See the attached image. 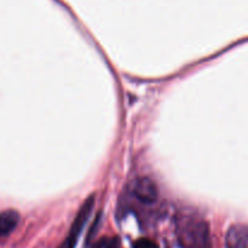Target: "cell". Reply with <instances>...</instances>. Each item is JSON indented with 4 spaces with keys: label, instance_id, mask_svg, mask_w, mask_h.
Here are the masks:
<instances>
[{
    "label": "cell",
    "instance_id": "5",
    "mask_svg": "<svg viewBox=\"0 0 248 248\" xmlns=\"http://www.w3.org/2000/svg\"><path fill=\"white\" fill-rule=\"evenodd\" d=\"M20 221V214L14 209L0 213V236H6L13 232Z\"/></svg>",
    "mask_w": 248,
    "mask_h": 248
},
{
    "label": "cell",
    "instance_id": "4",
    "mask_svg": "<svg viewBox=\"0 0 248 248\" xmlns=\"http://www.w3.org/2000/svg\"><path fill=\"white\" fill-rule=\"evenodd\" d=\"M226 248H248V226L242 224L232 225L225 238Z\"/></svg>",
    "mask_w": 248,
    "mask_h": 248
},
{
    "label": "cell",
    "instance_id": "2",
    "mask_svg": "<svg viewBox=\"0 0 248 248\" xmlns=\"http://www.w3.org/2000/svg\"><path fill=\"white\" fill-rule=\"evenodd\" d=\"M94 201L95 197L94 195L88 197L84 201L83 206L80 207L79 212H78L77 217H76L75 221L72 224V228H71L70 232H68V236L66 237V240L63 241V243L61 245L60 248H75L76 245H77V241L79 238L80 233H82L83 228H84L85 223L89 219L90 213L93 211V207H94Z\"/></svg>",
    "mask_w": 248,
    "mask_h": 248
},
{
    "label": "cell",
    "instance_id": "6",
    "mask_svg": "<svg viewBox=\"0 0 248 248\" xmlns=\"http://www.w3.org/2000/svg\"><path fill=\"white\" fill-rule=\"evenodd\" d=\"M93 248H119L118 237H105L94 243Z\"/></svg>",
    "mask_w": 248,
    "mask_h": 248
},
{
    "label": "cell",
    "instance_id": "1",
    "mask_svg": "<svg viewBox=\"0 0 248 248\" xmlns=\"http://www.w3.org/2000/svg\"><path fill=\"white\" fill-rule=\"evenodd\" d=\"M175 230L181 248H212L208 224L194 212H180L176 217Z\"/></svg>",
    "mask_w": 248,
    "mask_h": 248
},
{
    "label": "cell",
    "instance_id": "3",
    "mask_svg": "<svg viewBox=\"0 0 248 248\" xmlns=\"http://www.w3.org/2000/svg\"><path fill=\"white\" fill-rule=\"evenodd\" d=\"M129 191L141 203L151 204L156 202L157 197H158L157 185L152 179L146 178V176H141V178H137L135 180H133L129 186Z\"/></svg>",
    "mask_w": 248,
    "mask_h": 248
},
{
    "label": "cell",
    "instance_id": "7",
    "mask_svg": "<svg viewBox=\"0 0 248 248\" xmlns=\"http://www.w3.org/2000/svg\"><path fill=\"white\" fill-rule=\"evenodd\" d=\"M133 248H159L155 241L150 238H139L133 243Z\"/></svg>",
    "mask_w": 248,
    "mask_h": 248
}]
</instances>
